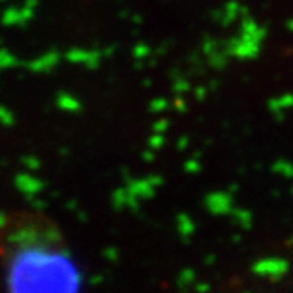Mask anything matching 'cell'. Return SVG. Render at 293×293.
Here are the masks:
<instances>
[{"mask_svg": "<svg viewBox=\"0 0 293 293\" xmlns=\"http://www.w3.org/2000/svg\"><path fill=\"white\" fill-rule=\"evenodd\" d=\"M8 264V293H77L78 271L66 251L36 236L20 239Z\"/></svg>", "mask_w": 293, "mask_h": 293, "instance_id": "cell-1", "label": "cell"}]
</instances>
